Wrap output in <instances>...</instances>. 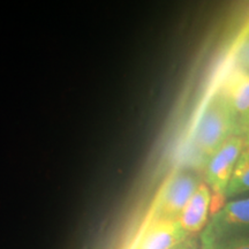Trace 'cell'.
<instances>
[{
    "label": "cell",
    "mask_w": 249,
    "mask_h": 249,
    "mask_svg": "<svg viewBox=\"0 0 249 249\" xmlns=\"http://www.w3.org/2000/svg\"><path fill=\"white\" fill-rule=\"evenodd\" d=\"M244 138L233 136L208 158L205 167V183L219 200H223L239 157L244 150Z\"/></svg>",
    "instance_id": "3957f363"
},
{
    "label": "cell",
    "mask_w": 249,
    "mask_h": 249,
    "mask_svg": "<svg viewBox=\"0 0 249 249\" xmlns=\"http://www.w3.org/2000/svg\"><path fill=\"white\" fill-rule=\"evenodd\" d=\"M202 181L192 171L177 170L161 186L148 222L177 220Z\"/></svg>",
    "instance_id": "7a4b0ae2"
},
{
    "label": "cell",
    "mask_w": 249,
    "mask_h": 249,
    "mask_svg": "<svg viewBox=\"0 0 249 249\" xmlns=\"http://www.w3.org/2000/svg\"><path fill=\"white\" fill-rule=\"evenodd\" d=\"M249 229V196L229 201L218 208L203 230L202 236L217 242L227 236L245 233Z\"/></svg>",
    "instance_id": "277c9868"
},
{
    "label": "cell",
    "mask_w": 249,
    "mask_h": 249,
    "mask_svg": "<svg viewBox=\"0 0 249 249\" xmlns=\"http://www.w3.org/2000/svg\"><path fill=\"white\" fill-rule=\"evenodd\" d=\"M188 236L178 220L148 222L132 249H171Z\"/></svg>",
    "instance_id": "5b68a950"
},
{
    "label": "cell",
    "mask_w": 249,
    "mask_h": 249,
    "mask_svg": "<svg viewBox=\"0 0 249 249\" xmlns=\"http://www.w3.org/2000/svg\"><path fill=\"white\" fill-rule=\"evenodd\" d=\"M219 91L236 114L240 126L249 118V71L233 70Z\"/></svg>",
    "instance_id": "52a82bcc"
},
{
    "label": "cell",
    "mask_w": 249,
    "mask_h": 249,
    "mask_svg": "<svg viewBox=\"0 0 249 249\" xmlns=\"http://www.w3.org/2000/svg\"><path fill=\"white\" fill-rule=\"evenodd\" d=\"M211 201L213 198L210 188L207 183L202 182L177 219L189 235H194L204 230L209 216Z\"/></svg>",
    "instance_id": "8992f818"
},
{
    "label": "cell",
    "mask_w": 249,
    "mask_h": 249,
    "mask_svg": "<svg viewBox=\"0 0 249 249\" xmlns=\"http://www.w3.org/2000/svg\"><path fill=\"white\" fill-rule=\"evenodd\" d=\"M213 249H249V233H240L213 242Z\"/></svg>",
    "instance_id": "9c48e42d"
},
{
    "label": "cell",
    "mask_w": 249,
    "mask_h": 249,
    "mask_svg": "<svg viewBox=\"0 0 249 249\" xmlns=\"http://www.w3.org/2000/svg\"><path fill=\"white\" fill-rule=\"evenodd\" d=\"M240 133V121L218 90L202 112L195 127L193 142L203 157L209 158L227 140Z\"/></svg>",
    "instance_id": "6da1fadb"
},
{
    "label": "cell",
    "mask_w": 249,
    "mask_h": 249,
    "mask_svg": "<svg viewBox=\"0 0 249 249\" xmlns=\"http://www.w3.org/2000/svg\"><path fill=\"white\" fill-rule=\"evenodd\" d=\"M248 151H249V150H248Z\"/></svg>",
    "instance_id": "5bb4252c"
},
{
    "label": "cell",
    "mask_w": 249,
    "mask_h": 249,
    "mask_svg": "<svg viewBox=\"0 0 249 249\" xmlns=\"http://www.w3.org/2000/svg\"><path fill=\"white\" fill-rule=\"evenodd\" d=\"M171 249H201V245L200 241H198L194 235H191L188 236L186 240L180 242L179 245L174 246V247Z\"/></svg>",
    "instance_id": "8fae6325"
},
{
    "label": "cell",
    "mask_w": 249,
    "mask_h": 249,
    "mask_svg": "<svg viewBox=\"0 0 249 249\" xmlns=\"http://www.w3.org/2000/svg\"><path fill=\"white\" fill-rule=\"evenodd\" d=\"M249 193V151H242L233 171L229 185L226 187L224 198H232L235 196Z\"/></svg>",
    "instance_id": "ba28073f"
},
{
    "label": "cell",
    "mask_w": 249,
    "mask_h": 249,
    "mask_svg": "<svg viewBox=\"0 0 249 249\" xmlns=\"http://www.w3.org/2000/svg\"><path fill=\"white\" fill-rule=\"evenodd\" d=\"M235 60L238 67L249 71V34L241 40L235 52Z\"/></svg>",
    "instance_id": "30bf717a"
},
{
    "label": "cell",
    "mask_w": 249,
    "mask_h": 249,
    "mask_svg": "<svg viewBox=\"0 0 249 249\" xmlns=\"http://www.w3.org/2000/svg\"><path fill=\"white\" fill-rule=\"evenodd\" d=\"M200 245H201V249H213V241H210L209 239L204 238V236L202 235L200 239Z\"/></svg>",
    "instance_id": "4fadbf2b"
},
{
    "label": "cell",
    "mask_w": 249,
    "mask_h": 249,
    "mask_svg": "<svg viewBox=\"0 0 249 249\" xmlns=\"http://www.w3.org/2000/svg\"><path fill=\"white\" fill-rule=\"evenodd\" d=\"M241 130H244L245 132L244 142L246 147H247V150H249V118L241 124Z\"/></svg>",
    "instance_id": "7c38bea8"
}]
</instances>
